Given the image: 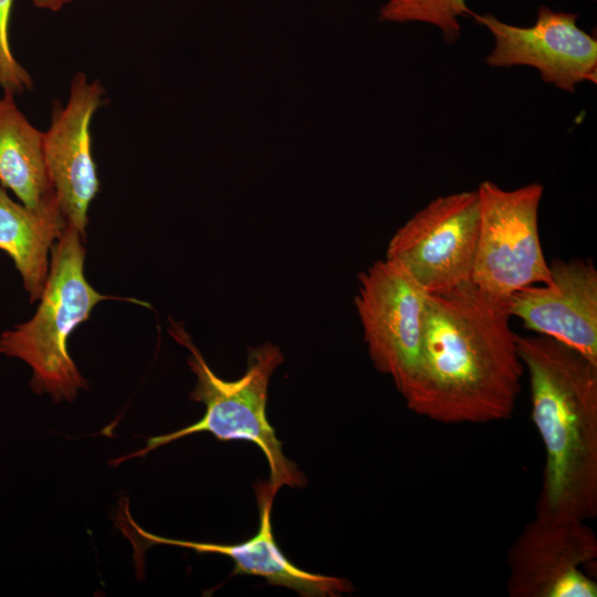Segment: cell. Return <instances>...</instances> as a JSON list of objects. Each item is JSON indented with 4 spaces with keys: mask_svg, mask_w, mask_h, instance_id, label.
Wrapping results in <instances>:
<instances>
[{
    "mask_svg": "<svg viewBox=\"0 0 597 597\" xmlns=\"http://www.w3.org/2000/svg\"><path fill=\"white\" fill-rule=\"evenodd\" d=\"M507 301L472 281L428 294L416 373L401 394L415 413L444 425L510 419L525 371Z\"/></svg>",
    "mask_w": 597,
    "mask_h": 597,
    "instance_id": "6da1fadb",
    "label": "cell"
},
{
    "mask_svg": "<svg viewBox=\"0 0 597 597\" xmlns=\"http://www.w3.org/2000/svg\"><path fill=\"white\" fill-rule=\"evenodd\" d=\"M516 343L545 450L535 514L590 520L597 514V364L545 335H517Z\"/></svg>",
    "mask_w": 597,
    "mask_h": 597,
    "instance_id": "7a4b0ae2",
    "label": "cell"
},
{
    "mask_svg": "<svg viewBox=\"0 0 597 597\" xmlns=\"http://www.w3.org/2000/svg\"><path fill=\"white\" fill-rule=\"evenodd\" d=\"M170 334L189 350L188 365L197 377L189 394L191 400L202 402L206 411L200 420L166 434L151 437L145 448L114 460L113 464L145 457L155 449L186 436L209 432L220 441L243 440L256 444L269 464V485L274 492L282 486L303 488L306 478L289 460L282 442L266 418L268 388L274 370L283 363L279 346L264 343L251 348L245 373L235 380L218 377L206 363L184 327L171 322Z\"/></svg>",
    "mask_w": 597,
    "mask_h": 597,
    "instance_id": "3957f363",
    "label": "cell"
},
{
    "mask_svg": "<svg viewBox=\"0 0 597 597\" xmlns=\"http://www.w3.org/2000/svg\"><path fill=\"white\" fill-rule=\"evenodd\" d=\"M83 242L84 237L66 224L52 247L35 313L0 335V354L27 363L32 370V390L49 394L55 401H73L81 389L87 388L69 353V337L100 302L113 298L87 281Z\"/></svg>",
    "mask_w": 597,
    "mask_h": 597,
    "instance_id": "277c9868",
    "label": "cell"
},
{
    "mask_svg": "<svg viewBox=\"0 0 597 597\" xmlns=\"http://www.w3.org/2000/svg\"><path fill=\"white\" fill-rule=\"evenodd\" d=\"M476 192L479 231L472 283L501 301L523 287L549 284V263L538 232L543 186L532 182L505 190L484 180Z\"/></svg>",
    "mask_w": 597,
    "mask_h": 597,
    "instance_id": "5b68a950",
    "label": "cell"
},
{
    "mask_svg": "<svg viewBox=\"0 0 597 597\" xmlns=\"http://www.w3.org/2000/svg\"><path fill=\"white\" fill-rule=\"evenodd\" d=\"M358 284L355 306L369 357L402 394L418 366L429 293L386 258L359 273Z\"/></svg>",
    "mask_w": 597,
    "mask_h": 597,
    "instance_id": "8992f818",
    "label": "cell"
},
{
    "mask_svg": "<svg viewBox=\"0 0 597 597\" xmlns=\"http://www.w3.org/2000/svg\"><path fill=\"white\" fill-rule=\"evenodd\" d=\"M479 231L476 190L438 197L390 239L386 259L431 294L471 282Z\"/></svg>",
    "mask_w": 597,
    "mask_h": 597,
    "instance_id": "52a82bcc",
    "label": "cell"
},
{
    "mask_svg": "<svg viewBox=\"0 0 597 597\" xmlns=\"http://www.w3.org/2000/svg\"><path fill=\"white\" fill-rule=\"evenodd\" d=\"M597 557L586 521L537 515L506 555L510 597H596L597 584L580 567Z\"/></svg>",
    "mask_w": 597,
    "mask_h": 597,
    "instance_id": "ba28073f",
    "label": "cell"
},
{
    "mask_svg": "<svg viewBox=\"0 0 597 597\" xmlns=\"http://www.w3.org/2000/svg\"><path fill=\"white\" fill-rule=\"evenodd\" d=\"M474 20L493 35L485 62L493 67H535L545 83L574 93L582 82L597 83V40L578 27V14L538 7L531 27L505 23L491 13Z\"/></svg>",
    "mask_w": 597,
    "mask_h": 597,
    "instance_id": "9c48e42d",
    "label": "cell"
},
{
    "mask_svg": "<svg viewBox=\"0 0 597 597\" xmlns=\"http://www.w3.org/2000/svg\"><path fill=\"white\" fill-rule=\"evenodd\" d=\"M105 90L85 73L73 75L66 105L55 102L43 132L45 166L59 208L66 222L84 238L87 212L101 184L92 150L91 124L103 105Z\"/></svg>",
    "mask_w": 597,
    "mask_h": 597,
    "instance_id": "30bf717a",
    "label": "cell"
},
{
    "mask_svg": "<svg viewBox=\"0 0 597 597\" xmlns=\"http://www.w3.org/2000/svg\"><path fill=\"white\" fill-rule=\"evenodd\" d=\"M254 492L259 511L258 532L237 544L200 543L167 538L142 528L124 504L117 513V524L134 547L136 565L140 567L146 549L153 545H171L197 553L221 554L230 557L234 567L232 575H251L266 579L270 585L283 586L305 597H336L354 590L352 582L336 576L314 574L291 563L277 546L271 522L275 495L268 481H256Z\"/></svg>",
    "mask_w": 597,
    "mask_h": 597,
    "instance_id": "8fae6325",
    "label": "cell"
},
{
    "mask_svg": "<svg viewBox=\"0 0 597 597\" xmlns=\"http://www.w3.org/2000/svg\"><path fill=\"white\" fill-rule=\"evenodd\" d=\"M552 282L531 285L507 300L511 316L597 364V270L588 259H554Z\"/></svg>",
    "mask_w": 597,
    "mask_h": 597,
    "instance_id": "7c38bea8",
    "label": "cell"
},
{
    "mask_svg": "<svg viewBox=\"0 0 597 597\" xmlns=\"http://www.w3.org/2000/svg\"><path fill=\"white\" fill-rule=\"evenodd\" d=\"M14 96L9 91L0 95V184L30 209L59 206L45 166L43 132L29 122Z\"/></svg>",
    "mask_w": 597,
    "mask_h": 597,
    "instance_id": "4fadbf2b",
    "label": "cell"
},
{
    "mask_svg": "<svg viewBox=\"0 0 597 597\" xmlns=\"http://www.w3.org/2000/svg\"><path fill=\"white\" fill-rule=\"evenodd\" d=\"M65 226L59 206L30 209L0 185V250L13 261L31 303L42 294L52 247Z\"/></svg>",
    "mask_w": 597,
    "mask_h": 597,
    "instance_id": "5bb4252c",
    "label": "cell"
},
{
    "mask_svg": "<svg viewBox=\"0 0 597 597\" xmlns=\"http://www.w3.org/2000/svg\"><path fill=\"white\" fill-rule=\"evenodd\" d=\"M472 11L465 0H389L379 10V20L388 22H426L436 25L448 43L460 38L459 18Z\"/></svg>",
    "mask_w": 597,
    "mask_h": 597,
    "instance_id": "9a60e30c",
    "label": "cell"
},
{
    "mask_svg": "<svg viewBox=\"0 0 597 597\" xmlns=\"http://www.w3.org/2000/svg\"><path fill=\"white\" fill-rule=\"evenodd\" d=\"M13 0H0V87L14 95L33 87L30 73L15 60L9 43V21Z\"/></svg>",
    "mask_w": 597,
    "mask_h": 597,
    "instance_id": "2e32d148",
    "label": "cell"
},
{
    "mask_svg": "<svg viewBox=\"0 0 597 597\" xmlns=\"http://www.w3.org/2000/svg\"><path fill=\"white\" fill-rule=\"evenodd\" d=\"M72 2L73 0H32L34 7L52 12H57Z\"/></svg>",
    "mask_w": 597,
    "mask_h": 597,
    "instance_id": "e0dca14e",
    "label": "cell"
}]
</instances>
